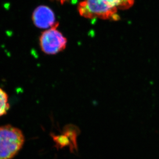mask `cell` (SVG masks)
<instances>
[{
    "label": "cell",
    "mask_w": 159,
    "mask_h": 159,
    "mask_svg": "<svg viewBox=\"0 0 159 159\" xmlns=\"http://www.w3.org/2000/svg\"><path fill=\"white\" fill-rule=\"evenodd\" d=\"M134 3V0H84L78 11L81 17L89 19L118 20V11L129 9Z\"/></svg>",
    "instance_id": "obj_1"
},
{
    "label": "cell",
    "mask_w": 159,
    "mask_h": 159,
    "mask_svg": "<svg viewBox=\"0 0 159 159\" xmlns=\"http://www.w3.org/2000/svg\"><path fill=\"white\" fill-rule=\"evenodd\" d=\"M24 137L19 128L9 125L0 126V159H12L22 148Z\"/></svg>",
    "instance_id": "obj_2"
},
{
    "label": "cell",
    "mask_w": 159,
    "mask_h": 159,
    "mask_svg": "<svg viewBox=\"0 0 159 159\" xmlns=\"http://www.w3.org/2000/svg\"><path fill=\"white\" fill-rule=\"evenodd\" d=\"M58 24L47 29L41 35V49L45 54L54 55L62 51L66 48L67 40L57 29Z\"/></svg>",
    "instance_id": "obj_3"
},
{
    "label": "cell",
    "mask_w": 159,
    "mask_h": 159,
    "mask_svg": "<svg viewBox=\"0 0 159 159\" xmlns=\"http://www.w3.org/2000/svg\"><path fill=\"white\" fill-rule=\"evenodd\" d=\"M33 21L37 27L46 30L57 23L55 22L53 11L46 6H40L36 8L33 14Z\"/></svg>",
    "instance_id": "obj_4"
},
{
    "label": "cell",
    "mask_w": 159,
    "mask_h": 159,
    "mask_svg": "<svg viewBox=\"0 0 159 159\" xmlns=\"http://www.w3.org/2000/svg\"><path fill=\"white\" fill-rule=\"evenodd\" d=\"M9 108L7 94L2 89L0 88V117L5 115Z\"/></svg>",
    "instance_id": "obj_5"
},
{
    "label": "cell",
    "mask_w": 159,
    "mask_h": 159,
    "mask_svg": "<svg viewBox=\"0 0 159 159\" xmlns=\"http://www.w3.org/2000/svg\"><path fill=\"white\" fill-rule=\"evenodd\" d=\"M57 1H58L59 2H60L61 3H65V2L67 1L68 0H57Z\"/></svg>",
    "instance_id": "obj_6"
}]
</instances>
